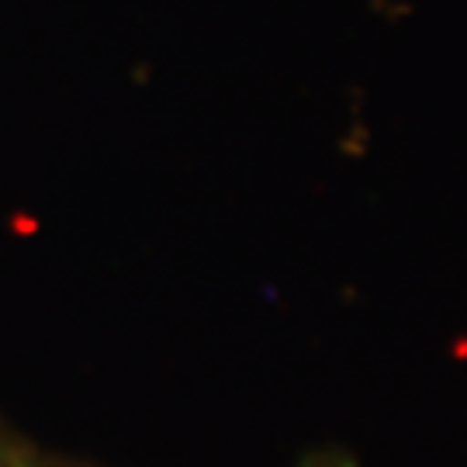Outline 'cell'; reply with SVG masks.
<instances>
[{"mask_svg": "<svg viewBox=\"0 0 467 467\" xmlns=\"http://www.w3.org/2000/svg\"><path fill=\"white\" fill-rule=\"evenodd\" d=\"M35 447L0 416V467H32Z\"/></svg>", "mask_w": 467, "mask_h": 467, "instance_id": "cell-1", "label": "cell"}, {"mask_svg": "<svg viewBox=\"0 0 467 467\" xmlns=\"http://www.w3.org/2000/svg\"><path fill=\"white\" fill-rule=\"evenodd\" d=\"M32 467H94V464L73 461V457H56V453H46V451H35Z\"/></svg>", "mask_w": 467, "mask_h": 467, "instance_id": "cell-2", "label": "cell"}, {"mask_svg": "<svg viewBox=\"0 0 467 467\" xmlns=\"http://www.w3.org/2000/svg\"><path fill=\"white\" fill-rule=\"evenodd\" d=\"M301 467H360L350 457H339V453H318V457H308Z\"/></svg>", "mask_w": 467, "mask_h": 467, "instance_id": "cell-3", "label": "cell"}]
</instances>
